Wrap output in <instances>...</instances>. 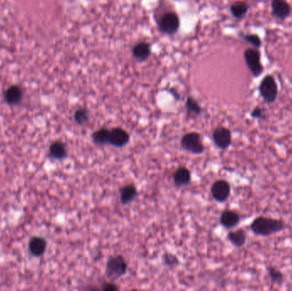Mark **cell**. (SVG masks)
I'll use <instances>...</instances> for the list:
<instances>
[{"label": "cell", "instance_id": "cell-1", "mask_svg": "<svg viewBox=\"0 0 292 291\" xmlns=\"http://www.w3.org/2000/svg\"><path fill=\"white\" fill-rule=\"evenodd\" d=\"M286 227L285 222L272 218L258 217L251 224V229L256 235L268 236L280 233Z\"/></svg>", "mask_w": 292, "mask_h": 291}, {"label": "cell", "instance_id": "cell-2", "mask_svg": "<svg viewBox=\"0 0 292 291\" xmlns=\"http://www.w3.org/2000/svg\"><path fill=\"white\" fill-rule=\"evenodd\" d=\"M127 265L121 256L110 257L107 262L105 273L109 280L115 281L127 273Z\"/></svg>", "mask_w": 292, "mask_h": 291}, {"label": "cell", "instance_id": "cell-3", "mask_svg": "<svg viewBox=\"0 0 292 291\" xmlns=\"http://www.w3.org/2000/svg\"><path fill=\"white\" fill-rule=\"evenodd\" d=\"M260 94L263 97L266 103H272L277 99L278 85L275 78L272 75H268L262 80L259 86Z\"/></svg>", "mask_w": 292, "mask_h": 291}, {"label": "cell", "instance_id": "cell-4", "mask_svg": "<svg viewBox=\"0 0 292 291\" xmlns=\"http://www.w3.org/2000/svg\"><path fill=\"white\" fill-rule=\"evenodd\" d=\"M180 18L174 12H167L158 21V27L162 33L173 35L178 32L180 28Z\"/></svg>", "mask_w": 292, "mask_h": 291}, {"label": "cell", "instance_id": "cell-5", "mask_svg": "<svg viewBox=\"0 0 292 291\" xmlns=\"http://www.w3.org/2000/svg\"><path fill=\"white\" fill-rule=\"evenodd\" d=\"M181 146L192 154H201L204 151V145L198 132L186 133L181 138Z\"/></svg>", "mask_w": 292, "mask_h": 291}, {"label": "cell", "instance_id": "cell-6", "mask_svg": "<svg viewBox=\"0 0 292 291\" xmlns=\"http://www.w3.org/2000/svg\"><path fill=\"white\" fill-rule=\"evenodd\" d=\"M246 64L255 77L259 76L263 72V66L261 62L260 52L256 49H248L245 51Z\"/></svg>", "mask_w": 292, "mask_h": 291}, {"label": "cell", "instance_id": "cell-7", "mask_svg": "<svg viewBox=\"0 0 292 291\" xmlns=\"http://www.w3.org/2000/svg\"><path fill=\"white\" fill-rule=\"evenodd\" d=\"M211 193L214 199L219 203H223L227 201L231 193L229 183L224 180H217L213 184Z\"/></svg>", "mask_w": 292, "mask_h": 291}, {"label": "cell", "instance_id": "cell-8", "mask_svg": "<svg viewBox=\"0 0 292 291\" xmlns=\"http://www.w3.org/2000/svg\"><path fill=\"white\" fill-rule=\"evenodd\" d=\"M3 99L8 105H19L23 99V90L20 85H12L4 90L3 93Z\"/></svg>", "mask_w": 292, "mask_h": 291}, {"label": "cell", "instance_id": "cell-9", "mask_svg": "<svg viewBox=\"0 0 292 291\" xmlns=\"http://www.w3.org/2000/svg\"><path fill=\"white\" fill-rule=\"evenodd\" d=\"M213 139L219 149L227 150L232 144V133L226 127H218L213 133Z\"/></svg>", "mask_w": 292, "mask_h": 291}, {"label": "cell", "instance_id": "cell-10", "mask_svg": "<svg viewBox=\"0 0 292 291\" xmlns=\"http://www.w3.org/2000/svg\"><path fill=\"white\" fill-rule=\"evenodd\" d=\"M47 248V242L42 237L33 236L28 243V250L33 257L39 258L44 256Z\"/></svg>", "mask_w": 292, "mask_h": 291}, {"label": "cell", "instance_id": "cell-11", "mask_svg": "<svg viewBox=\"0 0 292 291\" xmlns=\"http://www.w3.org/2000/svg\"><path fill=\"white\" fill-rule=\"evenodd\" d=\"M129 139V134L121 127H116L110 130L109 144H112L113 146L117 148L123 147L126 144H128Z\"/></svg>", "mask_w": 292, "mask_h": 291}, {"label": "cell", "instance_id": "cell-12", "mask_svg": "<svg viewBox=\"0 0 292 291\" xmlns=\"http://www.w3.org/2000/svg\"><path fill=\"white\" fill-rule=\"evenodd\" d=\"M272 14L275 17L284 20L291 14V6L286 0H273Z\"/></svg>", "mask_w": 292, "mask_h": 291}, {"label": "cell", "instance_id": "cell-13", "mask_svg": "<svg viewBox=\"0 0 292 291\" xmlns=\"http://www.w3.org/2000/svg\"><path fill=\"white\" fill-rule=\"evenodd\" d=\"M48 156L55 161H62L68 156V150L64 143L56 140L51 143L49 147Z\"/></svg>", "mask_w": 292, "mask_h": 291}, {"label": "cell", "instance_id": "cell-14", "mask_svg": "<svg viewBox=\"0 0 292 291\" xmlns=\"http://www.w3.org/2000/svg\"><path fill=\"white\" fill-rule=\"evenodd\" d=\"M132 52L133 58L135 59L136 61L139 62H145L151 56V44L147 42H139L133 46Z\"/></svg>", "mask_w": 292, "mask_h": 291}, {"label": "cell", "instance_id": "cell-15", "mask_svg": "<svg viewBox=\"0 0 292 291\" xmlns=\"http://www.w3.org/2000/svg\"><path fill=\"white\" fill-rule=\"evenodd\" d=\"M221 224L227 229L237 227L240 222V216L235 211L226 210L221 215Z\"/></svg>", "mask_w": 292, "mask_h": 291}, {"label": "cell", "instance_id": "cell-16", "mask_svg": "<svg viewBox=\"0 0 292 291\" xmlns=\"http://www.w3.org/2000/svg\"><path fill=\"white\" fill-rule=\"evenodd\" d=\"M174 184L177 186H185L191 181V172L187 168H178L174 175Z\"/></svg>", "mask_w": 292, "mask_h": 291}, {"label": "cell", "instance_id": "cell-17", "mask_svg": "<svg viewBox=\"0 0 292 291\" xmlns=\"http://www.w3.org/2000/svg\"><path fill=\"white\" fill-rule=\"evenodd\" d=\"M138 195V191L134 185H128L121 191V202L122 204H128L133 202Z\"/></svg>", "mask_w": 292, "mask_h": 291}, {"label": "cell", "instance_id": "cell-18", "mask_svg": "<svg viewBox=\"0 0 292 291\" xmlns=\"http://www.w3.org/2000/svg\"><path fill=\"white\" fill-rule=\"evenodd\" d=\"M249 6L244 1H238L231 5L230 10L233 17L241 19L248 12Z\"/></svg>", "mask_w": 292, "mask_h": 291}, {"label": "cell", "instance_id": "cell-19", "mask_svg": "<svg viewBox=\"0 0 292 291\" xmlns=\"http://www.w3.org/2000/svg\"><path fill=\"white\" fill-rule=\"evenodd\" d=\"M227 238L234 246L242 247L246 242V233L244 230L239 229L236 232H231Z\"/></svg>", "mask_w": 292, "mask_h": 291}, {"label": "cell", "instance_id": "cell-20", "mask_svg": "<svg viewBox=\"0 0 292 291\" xmlns=\"http://www.w3.org/2000/svg\"><path fill=\"white\" fill-rule=\"evenodd\" d=\"M109 130L106 128H101L97 130L92 134V140L96 144L103 145V144H109Z\"/></svg>", "mask_w": 292, "mask_h": 291}, {"label": "cell", "instance_id": "cell-21", "mask_svg": "<svg viewBox=\"0 0 292 291\" xmlns=\"http://www.w3.org/2000/svg\"><path fill=\"white\" fill-rule=\"evenodd\" d=\"M74 119L78 125H83V124L88 122L89 119H90V113H89L88 109H86V108H80V109H77L76 111L74 112Z\"/></svg>", "mask_w": 292, "mask_h": 291}, {"label": "cell", "instance_id": "cell-22", "mask_svg": "<svg viewBox=\"0 0 292 291\" xmlns=\"http://www.w3.org/2000/svg\"><path fill=\"white\" fill-rule=\"evenodd\" d=\"M186 110L189 114L199 115L202 113V108L196 99L192 97H188L186 102Z\"/></svg>", "mask_w": 292, "mask_h": 291}, {"label": "cell", "instance_id": "cell-23", "mask_svg": "<svg viewBox=\"0 0 292 291\" xmlns=\"http://www.w3.org/2000/svg\"><path fill=\"white\" fill-rule=\"evenodd\" d=\"M268 271H269V275L271 279L272 282L274 284H277V285H281L283 283L284 275L281 271L278 270L274 267H269Z\"/></svg>", "mask_w": 292, "mask_h": 291}, {"label": "cell", "instance_id": "cell-24", "mask_svg": "<svg viewBox=\"0 0 292 291\" xmlns=\"http://www.w3.org/2000/svg\"><path fill=\"white\" fill-rule=\"evenodd\" d=\"M245 39L255 47L259 48L262 45L261 38H260L259 36L256 35V34H247V35L245 36Z\"/></svg>", "mask_w": 292, "mask_h": 291}, {"label": "cell", "instance_id": "cell-25", "mask_svg": "<svg viewBox=\"0 0 292 291\" xmlns=\"http://www.w3.org/2000/svg\"><path fill=\"white\" fill-rule=\"evenodd\" d=\"M251 116L255 118V119L265 120L266 118H267V114H266V111L264 109L257 107V108L254 109L253 111L251 112Z\"/></svg>", "mask_w": 292, "mask_h": 291}, {"label": "cell", "instance_id": "cell-26", "mask_svg": "<svg viewBox=\"0 0 292 291\" xmlns=\"http://www.w3.org/2000/svg\"><path fill=\"white\" fill-rule=\"evenodd\" d=\"M164 261L167 265H170V266H174V264H178V260L175 256H170V255H167L164 257Z\"/></svg>", "mask_w": 292, "mask_h": 291}, {"label": "cell", "instance_id": "cell-27", "mask_svg": "<svg viewBox=\"0 0 292 291\" xmlns=\"http://www.w3.org/2000/svg\"><path fill=\"white\" fill-rule=\"evenodd\" d=\"M118 289L119 288L117 286L113 285V284H108V285L103 286L102 290L104 291H118Z\"/></svg>", "mask_w": 292, "mask_h": 291}]
</instances>
